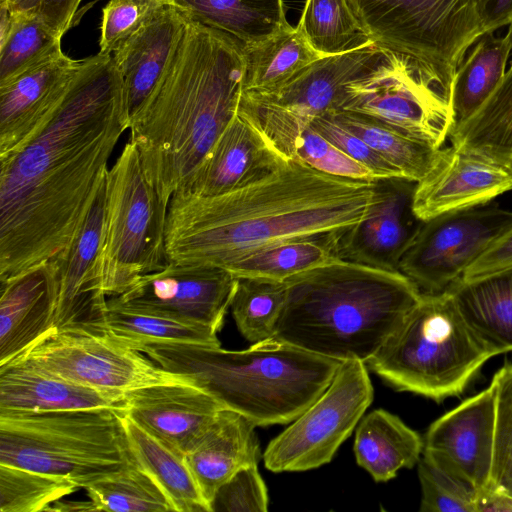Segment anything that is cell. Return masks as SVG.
Masks as SVG:
<instances>
[{
  "label": "cell",
  "instance_id": "obj_1",
  "mask_svg": "<svg viewBox=\"0 0 512 512\" xmlns=\"http://www.w3.org/2000/svg\"><path fill=\"white\" fill-rule=\"evenodd\" d=\"M129 127L112 54L81 59L46 124L0 157V281L54 259L70 244Z\"/></svg>",
  "mask_w": 512,
  "mask_h": 512
},
{
  "label": "cell",
  "instance_id": "obj_2",
  "mask_svg": "<svg viewBox=\"0 0 512 512\" xmlns=\"http://www.w3.org/2000/svg\"><path fill=\"white\" fill-rule=\"evenodd\" d=\"M374 180L330 175L285 159L265 175L215 196L174 194L165 245L169 262L226 268L282 241L359 222Z\"/></svg>",
  "mask_w": 512,
  "mask_h": 512
},
{
  "label": "cell",
  "instance_id": "obj_3",
  "mask_svg": "<svg viewBox=\"0 0 512 512\" xmlns=\"http://www.w3.org/2000/svg\"><path fill=\"white\" fill-rule=\"evenodd\" d=\"M243 70L239 40L190 20L164 76L130 119V142L166 201L189 189L237 114Z\"/></svg>",
  "mask_w": 512,
  "mask_h": 512
},
{
  "label": "cell",
  "instance_id": "obj_4",
  "mask_svg": "<svg viewBox=\"0 0 512 512\" xmlns=\"http://www.w3.org/2000/svg\"><path fill=\"white\" fill-rule=\"evenodd\" d=\"M274 338L308 352L365 364L421 297L400 271L338 260L284 280Z\"/></svg>",
  "mask_w": 512,
  "mask_h": 512
},
{
  "label": "cell",
  "instance_id": "obj_5",
  "mask_svg": "<svg viewBox=\"0 0 512 512\" xmlns=\"http://www.w3.org/2000/svg\"><path fill=\"white\" fill-rule=\"evenodd\" d=\"M137 350L256 426L291 423L326 390L341 364L274 337L237 351L193 344Z\"/></svg>",
  "mask_w": 512,
  "mask_h": 512
},
{
  "label": "cell",
  "instance_id": "obj_6",
  "mask_svg": "<svg viewBox=\"0 0 512 512\" xmlns=\"http://www.w3.org/2000/svg\"><path fill=\"white\" fill-rule=\"evenodd\" d=\"M133 461L119 410H0L1 465L64 478L85 489Z\"/></svg>",
  "mask_w": 512,
  "mask_h": 512
},
{
  "label": "cell",
  "instance_id": "obj_7",
  "mask_svg": "<svg viewBox=\"0 0 512 512\" xmlns=\"http://www.w3.org/2000/svg\"><path fill=\"white\" fill-rule=\"evenodd\" d=\"M490 358L446 290L422 293L366 364L394 389L441 402L461 395Z\"/></svg>",
  "mask_w": 512,
  "mask_h": 512
},
{
  "label": "cell",
  "instance_id": "obj_8",
  "mask_svg": "<svg viewBox=\"0 0 512 512\" xmlns=\"http://www.w3.org/2000/svg\"><path fill=\"white\" fill-rule=\"evenodd\" d=\"M168 207L148 180L137 147L127 142L106 174L101 264L107 296L168 265Z\"/></svg>",
  "mask_w": 512,
  "mask_h": 512
},
{
  "label": "cell",
  "instance_id": "obj_9",
  "mask_svg": "<svg viewBox=\"0 0 512 512\" xmlns=\"http://www.w3.org/2000/svg\"><path fill=\"white\" fill-rule=\"evenodd\" d=\"M370 39L434 69L446 82L484 33L475 0H349Z\"/></svg>",
  "mask_w": 512,
  "mask_h": 512
},
{
  "label": "cell",
  "instance_id": "obj_10",
  "mask_svg": "<svg viewBox=\"0 0 512 512\" xmlns=\"http://www.w3.org/2000/svg\"><path fill=\"white\" fill-rule=\"evenodd\" d=\"M450 90L431 67L385 49L370 73L346 86L338 110L368 115L441 148L452 126Z\"/></svg>",
  "mask_w": 512,
  "mask_h": 512
},
{
  "label": "cell",
  "instance_id": "obj_11",
  "mask_svg": "<svg viewBox=\"0 0 512 512\" xmlns=\"http://www.w3.org/2000/svg\"><path fill=\"white\" fill-rule=\"evenodd\" d=\"M375 43L322 56L283 87L269 94H242L239 110L249 116L274 147L291 159L294 145L311 121L337 111L345 88L370 73L384 56Z\"/></svg>",
  "mask_w": 512,
  "mask_h": 512
},
{
  "label": "cell",
  "instance_id": "obj_12",
  "mask_svg": "<svg viewBox=\"0 0 512 512\" xmlns=\"http://www.w3.org/2000/svg\"><path fill=\"white\" fill-rule=\"evenodd\" d=\"M373 400V386L359 360L342 361L326 390L263 453L273 472L318 468L331 461Z\"/></svg>",
  "mask_w": 512,
  "mask_h": 512
},
{
  "label": "cell",
  "instance_id": "obj_13",
  "mask_svg": "<svg viewBox=\"0 0 512 512\" xmlns=\"http://www.w3.org/2000/svg\"><path fill=\"white\" fill-rule=\"evenodd\" d=\"M15 359L87 387L121 394L156 384H194L106 334L52 330Z\"/></svg>",
  "mask_w": 512,
  "mask_h": 512
},
{
  "label": "cell",
  "instance_id": "obj_14",
  "mask_svg": "<svg viewBox=\"0 0 512 512\" xmlns=\"http://www.w3.org/2000/svg\"><path fill=\"white\" fill-rule=\"evenodd\" d=\"M511 228L512 211L489 203L440 214L423 221L399 271L421 293H442Z\"/></svg>",
  "mask_w": 512,
  "mask_h": 512
},
{
  "label": "cell",
  "instance_id": "obj_15",
  "mask_svg": "<svg viewBox=\"0 0 512 512\" xmlns=\"http://www.w3.org/2000/svg\"><path fill=\"white\" fill-rule=\"evenodd\" d=\"M237 281L221 267L169 262L139 278L122 294L111 296L108 306L164 316L218 333Z\"/></svg>",
  "mask_w": 512,
  "mask_h": 512
},
{
  "label": "cell",
  "instance_id": "obj_16",
  "mask_svg": "<svg viewBox=\"0 0 512 512\" xmlns=\"http://www.w3.org/2000/svg\"><path fill=\"white\" fill-rule=\"evenodd\" d=\"M105 189L106 176L75 237L54 258L57 266L55 331L105 334L108 300L101 264Z\"/></svg>",
  "mask_w": 512,
  "mask_h": 512
},
{
  "label": "cell",
  "instance_id": "obj_17",
  "mask_svg": "<svg viewBox=\"0 0 512 512\" xmlns=\"http://www.w3.org/2000/svg\"><path fill=\"white\" fill-rule=\"evenodd\" d=\"M416 185L402 177L374 179V199L365 216L338 230L340 259L399 271L400 261L423 223L413 208Z\"/></svg>",
  "mask_w": 512,
  "mask_h": 512
},
{
  "label": "cell",
  "instance_id": "obj_18",
  "mask_svg": "<svg viewBox=\"0 0 512 512\" xmlns=\"http://www.w3.org/2000/svg\"><path fill=\"white\" fill-rule=\"evenodd\" d=\"M496 395L492 383L436 419L423 437V453L479 493L490 486Z\"/></svg>",
  "mask_w": 512,
  "mask_h": 512
},
{
  "label": "cell",
  "instance_id": "obj_19",
  "mask_svg": "<svg viewBox=\"0 0 512 512\" xmlns=\"http://www.w3.org/2000/svg\"><path fill=\"white\" fill-rule=\"evenodd\" d=\"M511 190L512 173L504 163L451 146L441 148L432 169L417 182L413 208L425 221L489 203Z\"/></svg>",
  "mask_w": 512,
  "mask_h": 512
},
{
  "label": "cell",
  "instance_id": "obj_20",
  "mask_svg": "<svg viewBox=\"0 0 512 512\" xmlns=\"http://www.w3.org/2000/svg\"><path fill=\"white\" fill-rule=\"evenodd\" d=\"M80 63L60 51L0 84V157L18 149L46 124Z\"/></svg>",
  "mask_w": 512,
  "mask_h": 512
},
{
  "label": "cell",
  "instance_id": "obj_21",
  "mask_svg": "<svg viewBox=\"0 0 512 512\" xmlns=\"http://www.w3.org/2000/svg\"><path fill=\"white\" fill-rule=\"evenodd\" d=\"M124 412L171 447L186 454L223 406L194 384L164 383L126 393Z\"/></svg>",
  "mask_w": 512,
  "mask_h": 512
},
{
  "label": "cell",
  "instance_id": "obj_22",
  "mask_svg": "<svg viewBox=\"0 0 512 512\" xmlns=\"http://www.w3.org/2000/svg\"><path fill=\"white\" fill-rule=\"evenodd\" d=\"M56 279L52 259L0 281V366L53 330Z\"/></svg>",
  "mask_w": 512,
  "mask_h": 512
},
{
  "label": "cell",
  "instance_id": "obj_23",
  "mask_svg": "<svg viewBox=\"0 0 512 512\" xmlns=\"http://www.w3.org/2000/svg\"><path fill=\"white\" fill-rule=\"evenodd\" d=\"M285 159L256 123L238 109L184 192L223 194L258 179Z\"/></svg>",
  "mask_w": 512,
  "mask_h": 512
},
{
  "label": "cell",
  "instance_id": "obj_24",
  "mask_svg": "<svg viewBox=\"0 0 512 512\" xmlns=\"http://www.w3.org/2000/svg\"><path fill=\"white\" fill-rule=\"evenodd\" d=\"M190 20L185 9L179 5H169L113 53L123 79L130 119L141 109L164 76Z\"/></svg>",
  "mask_w": 512,
  "mask_h": 512
},
{
  "label": "cell",
  "instance_id": "obj_25",
  "mask_svg": "<svg viewBox=\"0 0 512 512\" xmlns=\"http://www.w3.org/2000/svg\"><path fill=\"white\" fill-rule=\"evenodd\" d=\"M125 396L69 381L19 359L0 366V410L53 412L109 408L124 411Z\"/></svg>",
  "mask_w": 512,
  "mask_h": 512
},
{
  "label": "cell",
  "instance_id": "obj_26",
  "mask_svg": "<svg viewBox=\"0 0 512 512\" xmlns=\"http://www.w3.org/2000/svg\"><path fill=\"white\" fill-rule=\"evenodd\" d=\"M255 427L247 417L222 409L186 452L187 463L210 508L226 481L240 469L258 464L261 449Z\"/></svg>",
  "mask_w": 512,
  "mask_h": 512
},
{
  "label": "cell",
  "instance_id": "obj_27",
  "mask_svg": "<svg viewBox=\"0 0 512 512\" xmlns=\"http://www.w3.org/2000/svg\"><path fill=\"white\" fill-rule=\"evenodd\" d=\"M447 291L492 357L512 352V268L470 280L458 279Z\"/></svg>",
  "mask_w": 512,
  "mask_h": 512
},
{
  "label": "cell",
  "instance_id": "obj_28",
  "mask_svg": "<svg viewBox=\"0 0 512 512\" xmlns=\"http://www.w3.org/2000/svg\"><path fill=\"white\" fill-rule=\"evenodd\" d=\"M353 449L357 464L376 482H386L418 463L423 438L398 416L376 409L357 426Z\"/></svg>",
  "mask_w": 512,
  "mask_h": 512
},
{
  "label": "cell",
  "instance_id": "obj_29",
  "mask_svg": "<svg viewBox=\"0 0 512 512\" xmlns=\"http://www.w3.org/2000/svg\"><path fill=\"white\" fill-rule=\"evenodd\" d=\"M121 418L133 459L158 483L176 512H211L185 454L154 436L124 411Z\"/></svg>",
  "mask_w": 512,
  "mask_h": 512
},
{
  "label": "cell",
  "instance_id": "obj_30",
  "mask_svg": "<svg viewBox=\"0 0 512 512\" xmlns=\"http://www.w3.org/2000/svg\"><path fill=\"white\" fill-rule=\"evenodd\" d=\"M511 48L505 36L482 33L469 47L454 74L450 90L451 131L466 122L502 81Z\"/></svg>",
  "mask_w": 512,
  "mask_h": 512
},
{
  "label": "cell",
  "instance_id": "obj_31",
  "mask_svg": "<svg viewBox=\"0 0 512 512\" xmlns=\"http://www.w3.org/2000/svg\"><path fill=\"white\" fill-rule=\"evenodd\" d=\"M243 91L264 95L277 91L320 56L300 30L290 24L257 43L243 45Z\"/></svg>",
  "mask_w": 512,
  "mask_h": 512
},
{
  "label": "cell",
  "instance_id": "obj_32",
  "mask_svg": "<svg viewBox=\"0 0 512 512\" xmlns=\"http://www.w3.org/2000/svg\"><path fill=\"white\" fill-rule=\"evenodd\" d=\"M191 19L223 31L243 45L260 42L288 21L283 0H175Z\"/></svg>",
  "mask_w": 512,
  "mask_h": 512
},
{
  "label": "cell",
  "instance_id": "obj_33",
  "mask_svg": "<svg viewBox=\"0 0 512 512\" xmlns=\"http://www.w3.org/2000/svg\"><path fill=\"white\" fill-rule=\"evenodd\" d=\"M337 233L338 230L282 241L255 251L225 269L237 278L284 281L303 271L342 260Z\"/></svg>",
  "mask_w": 512,
  "mask_h": 512
},
{
  "label": "cell",
  "instance_id": "obj_34",
  "mask_svg": "<svg viewBox=\"0 0 512 512\" xmlns=\"http://www.w3.org/2000/svg\"><path fill=\"white\" fill-rule=\"evenodd\" d=\"M329 113L396 167L406 179L415 182L423 179L440 155L442 147L436 148L412 138L376 118L346 110Z\"/></svg>",
  "mask_w": 512,
  "mask_h": 512
},
{
  "label": "cell",
  "instance_id": "obj_35",
  "mask_svg": "<svg viewBox=\"0 0 512 512\" xmlns=\"http://www.w3.org/2000/svg\"><path fill=\"white\" fill-rule=\"evenodd\" d=\"M448 138L455 148L502 163L512 158V63L484 104Z\"/></svg>",
  "mask_w": 512,
  "mask_h": 512
},
{
  "label": "cell",
  "instance_id": "obj_36",
  "mask_svg": "<svg viewBox=\"0 0 512 512\" xmlns=\"http://www.w3.org/2000/svg\"><path fill=\"white\" fill-rule=\"evenodd\" d=\"M104 332L136 350L149 344L220 346L217 332L208 327L110 306Z\"/></svg>",
  "mask_w": 512,
  "mask_h": 512
},
{
  "label": "cell",
  "instance_id": "obj_37",
  "mask_svg": "<svg viewBox=\"0 0 512 512\" xmlns=\"http://www.w3.org/2000/svg\"><path fill=\"white\" fill-rule=\"evenodd\" d=\"M297 28L320 56L374 43L349 0H306Z\"/></svg>",
  "mask_w": 512,
  "mask_h": 512
},
{
  "label": "cell",
  "instance_id": "obj_38",
  "mask_svg": "<svg viewBox=\"0 0 512 512\" xmlns=\"http://www.w3.org/2000/svg\"><path fill=\"white\" fill-rule=\"evenodd\" d=\"M94 511H176L158 483L135 460L119 472L85 488Z\"/></svg>",
  "mask_w": 512,
  "mask_h": 512
},
{
  "label": "cell",
  "instance_id": "obj_39",
  "mask_svg": "<svg viewBox=\"0 0 512 512\" xmlns=\"http://www.w3.org/2000/svg\"><path fill=\"white\" fill-rule=\"evenodd\" d=\"M285 299L284 281L238 278L230 308L242 336L250 343L274 337Z\"/></svg>",
  "mask_w": 512,
  "mask_h": 512
},
{
  "label": "cell",
  "instance_id": "obj_40",
  "mask_svg": "<svg viewBox=\"0 0 512 512\" xmlns=\"http://www.w3.org/2000/svg\"><path fill=\"white\" fill-rule=\"evenodd\" d=\"M11 12L10 29L0 39V84L62 51V37L40 18Z\"/></svg>",
  "mask_w": 512,
  "mask_h": 512
},
{
  "label": "cell",
  "instance_id": "obj_41",
  "mask_svg": "<svg viewBox=\"0 0 512 512\" xmlns=\"http://www.w3.org/2000/svg\"><path fill=\"white\" fill-rule=\"evenodd\" d=\"M79 489L64 478L0 464L1 512L47 511Z\"/></svg>",
  "mask_w": 512,
  "mask_h": 512
},
{
  "label": "cell",
  "instance_id": "obj_42",
  "mask_svg": "<svg viewBox=\"0 0 512 512\" xmlns=\"http://www.w3.org/2000/svg\"><path fill=\"white\" fill-rule=\"evenodd\" d=\"M417 467L421 512H477L479 492L471 483L425 454Z\"/></svg>",
  "mask_w": 512,
  "mask_h": 512
},
{
  "label": "cell",
  "instance_id": "obj_43",
  "mask_svg": "<svg viewBox=\"0 0 512 512\" xmlns=\"http://www.w3.org/2000/svg\"><path fill=\"white\" fill-rule=\"evenodd\" d=\"M496 395L494 454L488 489L512 499V362H505L493 375Z\"/></svg>",
  "mask_w": 512,
  "mask_h": 512
},
{
  "label": "cell",
  "instance_id": "obj_44",
  "mask_svg": "<svg viewBox=\"0 0 512 512\" xmlns=\"http://www.w3.org/2000/svg\"><path fill=\"white\" fill-rule=\"evenodd\" d=\"M175 0H109L102 9L99 52L113 54L131 35Z\"/></svg>",
  "mask_w": 512,
  "mask_h": 512
},
{
  "label": "cell",
  "instance_id": "obj_45",
  "mask_svg": "<svg viewBox=\"0 0 512 512\" xmlns=\"http://www.w3.org/2000/svg\"><path fill=\"white\" fill-rule=\"evenodd\" d=\"M291 159L335 176L374 180L370 169L354 160L308 126L298 137Z\"/></svg>",
  "mask_w": 512,
  "mask_h": 512
},
{
  "label": "cell",
  "instance_id": "obj_46",
  "mask_svg": "<svg viewBox=\"0 0 512 512\" xmlns=\"http://www.w3.org/2000/svg\"><path fill=\"white\" fill-rule=\"evenodd\" d=\"M212 511L266 512L268 493L257 465L240 469L216 492Z\"/></svg>",
  "mask_w": 512,
  "mask_h": 512
},
{
  "label": "cell",
  "instance_id": "obj_47",
  "mask_svg": "<svg viewBox=\"0 0 512 512\" xmlns=\"http://www.w3.org/2000/svg\"><path fill=\"white\" fill-rule=\"evenodd\" d=\"M309 126L342 152L370 169L376 179L402 177L396 167L387 162L360 137L339 124L330 113L314 118Z\"/></svg>",
  "mask_w": 512,
  "mask_h": 512
},
{
  "label": "cell",
  "instance_id": "obj_48",
  "mask_svg": "<svg viewBox=\"0 0 512 512\" xmlns=\"http://www.w3.org/2000/svg\"><path fill=\"white\" fill-rule=\"evenodd\" d=\"M11 11L29 13L40 18L59 36L72 27L82 0H2Z\"/></svg>",
  "mask_w": 512,
  "mask_h": 512
},
{
  "label": "cell",
  "instance_id": "obj_49",
  "mask_svg": "<svg viewBox=\"0 0 512 512\" xmlns=\"http://www.w3.org/2000/svg\"><path fill=\"white\" fill-rule=\"evenodd\" d=\"M508 268H512V228L474 261L460 279L470 280Z\"/></svg>",
  "mask_w": 512,
  "mask_h": 512
},
{
  "label": "cell",
  "instance_id": "obj_50",
  "mask_svg": "<svg viewBox=\"0 0 512 512\" xmlns=\"http://www.w3.org/2000/svg\"><path fill=\"white\" fill-rule=\"evenodd\" d=\"M484 32L496 31L512 19V0H475Z\"/></svg>",
  "mask_w": 512,
  "mask_h": 512
},
{
  "label": "cell",
  "instance_id": "obj_51",
  "mask_svg": "<svg viewBox=\"0 0 512 512\" xmlns=\"http://www.w3.org/2000/svg\"><path fill=\"white\" fill-rule=\"evenodd\" d=\"M505 37H506V39L509 43V46L511 48V56H512V19H511L510 23L508 24V31H507ZM511 63H512V61H511Z\"/></svg>",
  "mask_w": 512,
  "mask_h": 512
},
{
  "label": "cell",
  "instance_id": "obj_52",
  "mask_svg": "<svg viewBox=\"0 0 512 512\" xmlns=\"http://www.w3.org/2000/svg\"><path fill=\"white\" fill-rule=\"evenodd\" d=\"M504 164L507 166V168L511 171L512 173V158L508 159L506 162H504Z\"/></svg>",
  "mask_w": 512,
  "mask_h": 512
}]
</instances>
